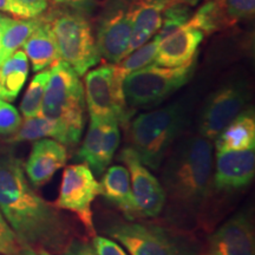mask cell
<instances>
[{
	"instance_id": "35",
	"label": "cell",
	"mask_w": 255,
	"mask_h": 255,
	"mask_svg": "<svg viewBox=\"0 0 255 255\" xmlns=\"http://www.w3.org/2000/svg\"><path fill=\"white\" fill-rule=\"evenodd\" d=\"M92 239V248L97 255H128L127 252L117 244L116 241L111 240L105 237L95 235Z\"/></svg>"
},
{
	"instance_id": "28",
	"label": "cell",
	"mask_w": 255,
	"mask_h": 255,
	"mask_svg": "<svg viewBox=\"0 0 255 255\" xmlns=\"http://www.w3.org/2000/svg\"><path fill=\"white\" fill-rule=\"evenodd\" d=\"M226 27L234 26L245 19L253 18L255 0H215Z\"/></svg>"
},
{
	"instance_id": "26",
	"label": "cell",
	"mask_w": 255,
	"mask_h": 255,
	"mask_svg": "<svg viewBox=\"0 0 255 255\" xmlns=\"http://www.w3.org/2000/svg\"><path fill=\"white\" fill-rule=\"evenodd\" d=\"M157 49L158 40L155 37H152V39L146 41L145 44H143L138 49L133 50L126 58H123L119 64H115V65H116L121 75L126 78L131 72L145 68V66L150 65V64H154Z\"/></svg>"
},
{
	"instance_id": "34",
	"label": "cell",
	"mask_w": 255,
	"mask_h": 255,
	"mask_svg": "<svg viewBox=\"0 0 255 255\" xmlns=\"http://www.w3.org/2000/svg\"><path fill=\"white\" fill-rule=\"evenodd\" d=\"M98 0H52L53 5L63 9L81 13L85 17L90 15L97 7Z\"/></svg>"
},
{
	"instance_id": "16",
	"label": "cell",
	"mask_w": 255,
	"mask_h": 255,
	"mask_svg": "<svg viewBox=\"0 0 255 255\" xmlns=\"http://www.w3.org/2000/svg\"><path fill=\"white\" fill-rule=\"evenodd\" d=\"M68 161L66 146L56 139H37L32 145L24 171L32 187L46 184Z\"/></svg>"
},
{
	"instance_id": "27",
	"label": "cell",
	"mask_w": 255,
	"mask_h": 255,
	"mask_svg": "<svg viewBox=\"0 0 255 255\" xmlns=\"http://www.w3.org/2000/svg\"><path fill=\"white\" fill-rule=\"evenodd\" d=\"M188 24L199 28L205 34L214 33V32L225 28L221 13L215 0H208L201 7L191 14Z\"/></svg>"
},
{
	"instance_id": "9",
	"label": "cell",
	"mask_w": 255,
	"mask_h": 255,
	"mask_svg": "<svg viewBox=\"0 0 255 255\" xmlns=\"http://www.w3.org/2000/svg\"><path fill=\"white\" fill-rule=\"evenodd\" d=\"M98 195H101V183L91 169L85 163L71 164L64 170L59 196L53 206L77 215L88 237L94 238L96 229L91 205Z\"/></svg>"
},
{
	"instance_id": "30",
	"label": "cell",
	"mask_w": 255,
	"mask_h": 255,
	"mask_svg": "<svg viewBox=\"0 0 255 255\" xmlns=\"http://www.w3.org/2000/svg\"><path fill=\"white\" fill-rule=\"evenodd\" d=\"M21 126V116L8 102L0 98V136L9 137Z\"/></svg>"
},
{
	"instance_id": "11",
	"label": "cell",
	"mask_w": 255,
	"mask_h": 255,
	"mask_svg": "<svg viewBox=\"0 0 255 255\" xmlns=\"http://www.w3.org/2000/svg\"><path fill=\"white\" fill-rule=\"evenodd\" d=\"M119 159L128 167L139 218L158 216L165 205V194L161 182L139 161L135 151L129 146L121 151Z\"/></svg>"
},
{
	"instance_id": "21",
	"label": "cell",
	"mask_w": 255,
	"mask_h": 255,
	"mask_svg": "<svg viewBox=\"0 0 255 255\" xmlns=\"http://www.w3.org/2000/svg\"><path fill=\"white\" fill-rule=\"evenodd\" d=\"M165 7L167 6L159 2H139L127 9L132 21L131 39L128 55L157 33L162 25V13Z\"/></svg>"
},
{
	"instance_id": "2",
	"label": "cell",
	"mask_w": 255,
	"mask_h": 255,
	"mask_svg": "<svg viewBox=\"0 0 255 255\" xmlns=\"http://www.w3.org/2000/svg\"><path fill=\"white\" fill-rule=\"evenodd\" d=\"M162 187L174 216L196 215L213 189V144L206 137L189 136L167 155Z\"/></svg>"
},
{
	"instance_id": "14",
	"label": "cell",
	"mask_w": 255,
	"mask_h": 255,
	"mask_svg": "<svg viewBox=\"0 0 255 255\" xmlns=\"http://www.w3.org/2000/svg\"><path fill=\"white\" fill-rule=\"evenodd\" d=\"M208 255H255L254 229L251 219L239 213L208 239Z\"/></svg>"
},
{
	"instance_id": "7",
	"label": "cell",
	"mask_w": 255,
	"mask_h": 255,
	"mask_svg": "<svg viewBox=\"0 0 255 255\" xmlns=\"http://www.w3.org/2000/svg\"><path fill=\"white\" fill-rule=\"evenodd\" d=\"M195 60L187 65L167 68L150 64L128 75L123 81V92L129 109L151 108L167 98L193 77Z\"/></svg>"
},
{
	"instance_id": "39",
	"label": "cell",
	"mask_w": 255,
	"mask_h": 255,
	"mask_svg": "<svg viewBox=\"0 0 255 255\" xmlns=\"http://www.w3.org/2000/svg\"><path fill=\"white\" fill-rule=\"evenodd\" d=\"M8 15H5L2 13H0V45H1V34H2V30H4L6 21H7Z\"/></svg>"
},
{
	"instance_id": "6",
	"label": "cell",
	"mask_w": 255,
	"mask_h": 255,
	"mask_svg": "<svg viewBox=\"0 0 255 255\" xmlns=\"http://www.w3.org/2000/svg\"><path fill=\"white\" fill-rule=\"evenodd\" d=\"M52 28L59 58L78 76L85 75L101 60L92 27L85 15L62 9L45 15Z\"/></svg>"
},
{
	"instance_id": "38",
	"label": "cell",
	"mask_w": 255,
	"mask_h": 255,
	"mask_svg": "<svg viewBox=\"0 0 255 255\" xmlns=\"http://www.w3.org/2000/svg\"><path fill=\"white\" fill-rule=\"evenodd\" d=\"M14 255H38V253L34 250H32L30 247L21 246L20 250H19Z\"/></svg>"
},
{
	"instance_id": "8",
	"label": "cell",
	"mask_w": 255,
	"mask_h": 255,
	"mask_svg": "<svg viewBox=\"0 0 255 255\" xmlns=\"http://www.w3.org/2000/svg\"><path fill=\"white\" fill-rule=\"evenodd\" d=\"M124 77L115 64L90 70L84 78V96L90 119L126 124L132 111L123 92Z\"/></svg>"
},
{
	"instance_id": "33",
	"label": "cell",
	"mask_w": 255,
	"mask_h": 255,
	"mask_svg": "<svg viewBox=\"0 0 255 255\" xmlns=\"http://www.w3.org/2000/svg\"><path fill=\"white\" fill-rule=\"evenodd\" d=\"M197 1L199 0H98L97 6H101L102 8L123 7L128 9L133 5L139 4V2H159V4H164L165 6L176 4V2H182V4L194 6L197 4Z\"/></svg>"
},
{
	"instance_id": "24",
	"label": "cell",
	"mask_w": 255,
	"mask_h": 255,
	"mask_svg": "<svg viewBox=\"0 0 255 255\" xmlns=\"http://www.w3.org/2000/svg\"><path fill=\"white\" fill-rule=\"evenodd\" d=\"M41 15L32 19H19L8 17L1 34L0 45V64L11 57L19 47L24 45L31 33L38 27Z\"/></svg>"
},
{
	"instance_id": "10",
	"label": "cell",
	"mask_w": 255,
	"mask_h": 255,
	"mask_svg": "<svg viewBox=\"0 0 255 255\" xmlns=\"http://www.w3.org/2000/svg\"><path fill=\"white\" fill-rule=\"evenodd\" d=\"M250 92L241 82L229 83L209 96L199 121L200 135L212 141L246 109Z\"/></svg>"
},
{
	"instance_id": "29",
	"label": "cell",
	"mask_w": 255,
	"mask_h": 255,
	"mask_svg": "<svg viewBox=\"0 0 255 255\" xmlns=\"http://www.w3.org/2000/svg\"><path fill=\"white\" fill-rule=\"evenodd\" d=\"M191 6L182 2H176L167 6L162 13V25L155 34V38L158 41L163 39L165 36L181 27L189 20L191 17Z\"/></svg>"
},
{
	"instance_id": "17",
	"label": "cell",
	"mask_w": 255,
	"mask_h": 255,
	"mask_svg": "<svg viewBox=\"0 0 255 255\" xmlns=\"http://www.w3.org/2000/svg\"><path fill=\"white\" fill-rule=\"evenodd\" d=\"M203 38L202 31L186 23L158 41L154 64L176 68L194 62Z\"/></svg>"
},
{
	"instance_id": "22",
	"label": "cell",
	"mask_w": 255,
	"mask_h": 255,
	"mask_svg": "<svg viewBox=\"0 0 255 255\" xmlns=\"http://www.w3.org/2000/svg\"><path fill=\"white\" fill-rule=\"evenodd\" d=\"M44 137H52L53 139L62 143L65 146L73 148L75 143L70 135L68 128L58 121L50 120L44 116L32 117L25 119V122L21 124L17 132L9 136L6 142L7 143H19L26 141H37Z\"/></svg>"
},
{
	"instance_id": "36",
	"label": "cell",
	"mask_w": 255,
	"mask_h": 255,
	"mask_svg": "<svg viewBox=\"0 0 255 255\" xmlns=\"http://www.w3.org/2000/svg\"><path fill=\"white\" fill-rule=\"evenodd\" d=\"M62 255H97L90 244L81 239H73Z\"/></svg>"
},
{
	"instance_id": "5",
	"label": "cell",
	"mask_w": 255,
	"mask_h": 255,
	"mask_svg": "<svg viewBox=\"0 0 255 255\" xmlns=\"http://www.w3.org/2000/svg\"><path fill=\"white\" fill-rule=\"evenodd\" d=\"M105 233L130 255H200L193 237L155 223L115 222Z\"/></svg>"
},
{
	"instance_id": "31",
	"label": "cell",
	"mask_w": 255,
	"mask_h": 255,
	"mask_svg": "<svg viewBox=\"0 0 255 255\" xmlns=\"http://www.w3.org/2000/svg\"><path fill=\"white\" fill-rule=\"evenodd\" d=\"M12 15L19 19L40 17L49 7L50 0H11Z\"/></svg>"
},
{
	"instance_id": "4",
	"label": "cell",
	"mask_w": 255,
	"mask_h": 255,
	"mask_svg": "<svg viewBox=\"0 0 255 255\" xmlns=\"http://www.w3.org/2000/svg\"><path fill=\"white\" fill-rule=\"evenodd\" d=\"M40 115L63 123L75 145L78 144L85 124L84 85L77 72L62 59L51 65Z\"/></svg>"
},
{
	"instance_id": "37",
	"label": "cell",
	"mask_w": 255,
	"mask_h": 255,
	"mask_svg": "<svg viewBox=\"0 0 255 255\" xmlns=\"http://www.w3.org/2000/svg\"><path fill=\"white\" fill-rule=\"evenodd\" d=\"M0 11L7 12L12 14V1L11 0H0Z\"/></svg>"
},
{
	"instance_id": "13",
	"label": "cell",
	"mask_w": 255,
	"mask_h": 255,
	"mask_svg": "<svg viewBox=\"0 0 255 255\" xmlns=\"http://www.w3.org/2000/svg\"><path fill=\"white\" fill-rule=\"evenodd\" d=\"M120 139L119 123L90 119V127L76 157L87 164L94 175L100 176L113 161Z\"/></svg>"
},
{
	"instance_id": "23",
	"label": "cell",
	"mask_w": 255,
	"mask_h": 255,
	"mask_svg": "<svg viewBox=\"0 0 255 255\" xmlns=\"http://www.w3.org/2000/svg\"><path fill=\"white\" fill-rule=\"evenodd\" d=\"M28 59L24 51H15L0 64V98L13 102L23 89L28 76Z\"/></svg>"
},
{
	"instance_id": "40",
	"label": "cell",
	"mask_w": 255,
	"mask_h": 255,
	"mask_svg": "<svg viewBox=\"0 0 255 255\" xmlns=\"http://www.w3.org/2000/svg\"><path fill=\"white\" fill-rule=\"evenodd\" d=\"M200 255H208V254H206V253H202V254H200Z\"/></svg>"
},
{
	"instance_id": "25",
	"label": "cell",
	"mask_w": 255,
	"mask_h": 255,
	"mask_svg": "<svg viewBox=\"0 0 255 255\" xmlns=\"http://www.w3.org/2000/svg\"><path fill=\"white\" fill-rule=\"evenodd\" d=\"M50 70L39 71L32 78L23 101L20 103V111L25 119L40 116L41 104H43L44 95H45L46 85L49 83Z\"/></svg>"
},
{
	"instance_id": "1",
	"label": "cell",
	"mask_w": 255,
	"mask_h": 255,
	"mask_svg": "<svg viewBox=\"0 0 255 255\" xmlns=\"http://www.w3.org/2000/svg\"><path fill=\"white\" fill-rule=\"evenodd\" d=\"M0 210L21 246L62 255L76 232L53 205L28 182L24 163L11 149H0Z\"/></svg>"
},
{
	"instance_id": "3",
	"label": "cell",
	"mask_w": 255,
	"mask_h": 255,
	"mask_svg": "<svg viewBox=\"0 0 255 255\" xmlns=\"http://www.w3.org/2000/svg\"><path fill=\"white\" fill-rule=\"evenodd\" d=\"M186 123V109L177 103L139 115L129 124L128 146L135 151L145 167L156 170L161 167Z\"/></svg>"
},
{
	"instance_id": "19",
	"label": "cell",
	"mask_w": 255,
	"mask_h": 255,
	"mask_svg": "<svg viewBox=\"0 0 255 255\" xmlns=\"http://www.w3.org/2000/svg\"><path fill=\"white\" fill-rule=\"evenodd\" d=\"M23 47L34 72L43 71L60 59L52 28L45 15H41L40 24L27 38Z\"/></svg>"
},
{
	"instance_id": "20",
	"label": "cell",
	"mask_w": 255,
	"mask_h": 255,
	"mask_svg": "<svg viewBox=\"0 0 255 255\" xmlns=\"http://www.w3.org/2000/svg\"><path fill=\"white\" fill-rule=\"evenodd\" d=\"M216 152L255 148V115L248 108L228 124L215 138Z\"/></svg>"
},
{
	"instance_id": "41",
	"label": "cell",
	"mask_w": 255,
	"mask_h": 255,
	"mask_svg": "<svg viewBox=\"0 0 255 255\" xmlns=\"http://www.w3.org/2000/svg\"><path fill=\"white\" fill-rule=\"evenodd\" d=\"M0 255H1V254H0Z\"/></svg>"
},
{
	"instance_id": "15",
	"label": "cell",
	"mask_w": 255,
	"mask_h": 255,
	"mask_svg": "<svg viewBox=\"0 0 255 255\" xmlns=\"http://www.w3.org/2000/svg\"><path fill=\"white\" fill-rule=\"evenodd\" d=\"M255 175L254 149L216 152L213 188L233 191L247 187Z\"/></svg>"
},
{
	"instance_id": "12",
	"label": "cell",
	"mask_w": 255,
	"mask_h": 255,
	"mask_svg": "<svg viewBox=\"0 0 255 255\" xmlns=\"http://www.w3.org/2000/svg\"><path fill=\"white\" fill-rule=\"evenodd\" d=\"M131 17L126 8H103L95 37L101 58L109 64H119L126 58L131 39Z\"/></svg>"
},
{
	"instance_id": "18",
	"label": "cell",
	"mask_w": 255,
	"mask_h": 255,
	"mask_svg": "<svg viewBox=\"0 0 255 255\" xmlns=\"http://www.w3.org/2000/svg\"><path fill=\"white\" fill-rule=\"evenodd\" d=\"M104 173L101 182V195L123 212L128 219L139 218L128 169L123 165H113Z\"/></svg>"
},
{
	"instance_id": "32",
	"label": "cell",
	"mask_w": 255,
	"mask_h": 255,
	"mask_svg": "<svg viewBox=\"0 0 255 255\" xmlns=\"http://www.w3.org/2000/svg\"><path fill=\"white\" fill-rule=\"evenodd\" d=\"M20 248V242L0 210V254L14 255Z\"/></svg>"
}]
</instances>
